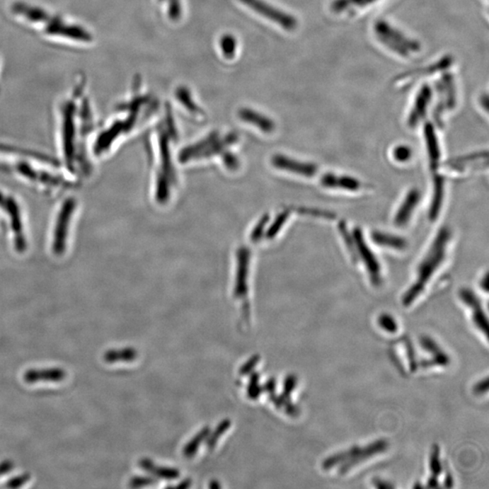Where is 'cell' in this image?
Wrapping results in <instances>:
<instances>
[{
  "label": "cell",
  "mask_w": 489,
  "mask_h": 489,
  "mask_svg": "<svg viewBox=\"0 0 489 489\" xmlns=\"http://www.w3.org/2000/svg\"><path fill=\"white\" fill-rule=\"evenodd\" d=\"M0 173L47 196H56L79 183L58 159L1 142Z\"/></svg>",
  "instance_id": "1"
},
{
  "label": "cell",
  "mask_w": 489,
  "mask_h": 489,
  "mask_svg": "<svg viewBox=\"0 0 489 489\" xmlns=\"http://www.w3.org/2000/svg\"><path fill=\"white\" fill-rule=\"evenodd\" d=\"M93 127L88 107L67 103L61 108L57 132L59 161L77 181L92 173Z\"/></svg>",
  "instance_id": "2"
},
{
  "label": "cell",
  "mask_w": 489,
  "mask_h": 489,
  "mask_svg": "<svg viewBox=\"0 0 489 489\" xmlns=\"http://www.w3.org/2000/svg\"><path fill=\"white\" fill-rule=\"evenodd\" d=\"M0 234L16 255L27 253L30 233L27 212L17 195L0 188Z\"/></svg>",
  "instance_id": "3"
},
{
  "label": "cell",
  "mask_w": 489,
  "mask_h": 489,
  "mask_svg": "<svg viewBox=\"0 0 489 489\" xmlns=\"http://www.w3.org/2000/svg\"><path fill=\"white\" fill-rule=\"evenodd\" d=\"M451 236V231L448 226H443L437 233L417 268L415 281L403 294L401 302L404 306H411L422 296L427 284L444 263Z\"/></svg>",
  "instance_id": "4"
},
{
  "label": "cell",
  "mask_w": 489,
  "mask_h": 489,
  "mask_svg": "<svg viewBox=\"0 0 489 489\" xmlns=\"http://www.w3.org/2000/svg\"><path fill=\"white\" fill-rule=\"evenodd\" d=\"M77 214L79 202L74 197H66L57 207L48 236V248L53 257L61 258L67 253Z\"/></svg>",
  "instance_id": "5"
},
{
  "label": "cell",
  "mask_w": 489,
  "mask_h": 489,
  "mask_svg": "<svg viewBox=\"0 0 489 489\" xmlns=\"http://www.w3.org/2000/svg\"><path fill=\"white\" fill-rule=\"evenodd\" d=\"M388 448L387 440L379 439L366 447H352L345 451L338 453L327 458L323 463V468L326 471L338 469L340 474L351 471L355 466L361 464L366 459L380 454Z\"/></svg>",
  "instance_id": "6"
},
{
  "label": "cell",
  "mask_w": 489,
  "mask_h": 489,
  "mask_svg": "<svg viewBox=\"0 0 489 489\" xmlns=\"http://www.w3.org/2000/svg\"><path fill=\"white\" fill-rule=\"evenodd\" d=\"M352 241H354L352 257L364 265L372 284L376 287L380 286L381 281H383V277H381L380 262L378 261L376 255L372 251L368 243L365 241L360 229H355L352 231Z\"/></svg>",
  "instance_id": "7"
},
{
  "label": "cell",
  "mask_w": 489,
  "mask_h": 489,
  "mask_svg": "<svg viewBox=\"0 0 489 489\" xmlns=\"http://www.w3.org/2000/svg\"><path fill=\"white\" fill-rule=\"evenodd\" d=\"M375 30L379 40L401 56H409L419 50L420 47L416 42L411 41L387 23L379 22Z\"/></svg>",
  "instance_id": "8"
},
{
  "label": "cell",
  "mask_w": 489,
  "mask_h": 489,
  "mask_svg": "<svg viewBox=\"0 0 489 489\" xmlns=\"http://www.w3.org/2000/svg\"><path fill=\"white\" fill-rule=\"evenodd\" d=\"M459 294L462 303L465 304V306H467L471 309L473 323H474L479 331L483 333L485 338H487L488 319L487 315H485L481 299L469 288H462L459 291Z\"/></svg>",
  "instance_id": "9"
},
{
  "label": "cell",
  "mask_w": 489,
  "mask_h": 489,
  "mask_svg": "<svg viewBox=\"0 0 489 489\" xmlns=\"http://www.w3.org/2000/svg\"><path fill=\"white\" fill-rule=\"evenodd\" d=\"M420 200H422V194H420V190L417 189L410 190L404 197L399 209L395 213L393 224L399 226V228L409 224L413 213L415 212L417 207L419 206Z\"/></svg>",
  "instance_id": "10"
},
{
  "label": "cell",
  "mask_w": 489,
  "mask_h": 489,
  "mask_svg": "<svg viewBox=\"0 0 489 489\" xmlns=\"http://www.w3.org/2000/svg\"><path fill=\"white\" fill-rule=\"evenodd\" d=\"M274 165L278 169L288 171V173L298 175V176L312 178L318 174V167L316 164L304 163L283 155H278L274 159Z\"/></svg>",
  "instance_id": "11"
},
{
  "label": "cell",
  "mask_w": 489,
  "mask_h": 489,
  "mask_svg": "<svg viewBox=\"0 0 489 489\" xmlns=\"http://www.w3.org/2000/svg\"><path fill=\"white\" fill-rule=\"evenodd\" d=\"M321 185L326 189L347 190V192H358L362 189L360 180L348 175L336 173H325L321 175L319 179Z\"/></svg>",
  "instance_id": "12"
},
{
  "label": "cell",
  "mask_w": 489,
  "mask_h": 489,
  "mask_svg": "<svg viewBox=\"0 0 489 489\" xmlns=\"http://www.w3.org/2000/svg\"><path fill=\"white\" fill-rule=\"evenodd\" d=\"M432 93L429 86H425L420 89L413 109L410 110L409 117H408V125L410 128L419 125L422 119L425 117L430 103L432 101Z\"/></svg>",
  "instance_id": "13"
},
{
  "label": "cell",
  "mask_w": 489,
  "mask_h": 489,
  "mask_svg": "<svg viewBox=\"0 0 489 489\" xmlns=\"http://www.w3.org/2000/svg\"><path fill=\"white\" fill-rule=\"evenodd\" d=\"M23 378L29 384L40 381L60 383L67 378V372L62 368L30 369L25 372Z\"/></svg>",
  "instance_id": "14"
},
{
  "label": "cell",
  "mask_w": 489,
  "mask_h": 489,
  "mask_svg": "<svg viewBox=\"0 0 489 489\" xmlns=\"http://www.w3.org/2000/svg\"><path fill=\"white\" fill-rule=\"evenodd\" d=\"M424 136H425L430 169L436 171L439 166L442 151H440L438 136H437L435 129H434L432 124L426 125L425 130H424Z\"/></svg>",
  "instance_id": "15"
},
{
  "label": "cell",
  "mask_w": 489,
  "mask_h": 489,
  "mask_svg": "<svg viewBox=\"0 0 489 489\" xmlns=\"http://www.w3.org/2000/svg\"><path fill=\"white\" fill-rule=\"evenodd\" d=\"M445 197V180L442 175L437 174L433 179V194L429 209V218L435 222L442 209Z\"/></svg>",
  "instance_id": "16"
},
{
  "label": "cell",
  "mask_w": 489,
  "mask_h": 489,
  "mask_svg": "<svg viewBox=\"0 0 489 489\" xmlns=\"http://www.w3.org/2000/svg\"><path fill=\"white\" fill-rule=\"evenodd\" d=\"M371 238L375 245L397 251H403L408 246L407 241L401 236L384 231L372 232Z\"/></svg>",
  "instance_id": "17"
},
{
  "label": "cell",
  "mask_w": 489,
  "mask_h": 489,
  "mask_svg": "<svg viewBox=\"0 0 489 489\" xmlns=\"http://www.w3.org/2000/svg\"><path fill=\"white\" fill-rule=\"evenodd\" d=\"M138 352L135 349L127 347L122 349L109 350L103 355V360L108 364L119 362H132L137 358Z\"/></svg>",
  "instance_id": "18"
},
{
  "label": "cell",
  "mask_w": 489,
  "mask_h": 489,
  "mask_svg": "<svg viewBox=\"0 0 489 489\" xmlns=\"http://www.w3.org/2000/svg\"><path fill=\"white\" fill-rule=\"evenodd\" d=\"M140 466L142 469L151 473L152 475L156 476L158 478L174 479L180 477V472L177 469L158 467L150 459H142L140 461Z\"/></svg>",
  "instance_id": "19"
},
{
  "label": "cell",
  "mask_w": 489,
  "mask_h": 489,
  "mask_svg": "<svg viewBox=\"0 0 489 489\" xmlns=\"http://www.w3.org/2000/svg\"><path fill=\"white\" fill-rule=\"evenodd\" d=\"M439 456V448L437 446L434 447L430 461V471H432L433 477L430 478L429 482H427L430 488L439 487L437 477L442 474V463H440Z\"/></svg>",
  "instance_id": "20"
},
{
  "label": "cell",
  "mask_w": 489,
  "mask_h": 489,
  "mask_svg": "<svg viewBox=\"0 0 489 489\" xmlns=\"http://www.w3.org/2000/svg\"><path fill=\"white\" fill-rule=\"evenodd\" d=\"M209 433V427H204L202 432L197 433V435L188 443L185 448L183 449V455L185 456L186 458H192V456L196 454L197 449H199L200 445L204 442V439L208 438Z\"/></svg>",
  "instance_id": "21"
},
{
  "label": "cell",
  "mask_w": 489,
  "mask_h": 489,
  "mask_svg": "<svg viewBox=\"0 0 489 489\" xmlns=\"http://www.w3.org/2000/svg\"><path fill=\"white\" fill-rule=\"evenodd\" d=\"M376 0H336L333 3V9L336 12H341L343 9L345 11V9L354 8V6H364Z\"/></svg>",
  "instance_id": "22"
},
{
  "label": "cell",
  "mask_w": 489,
  "mask_h": 489,
  "mask_svg": "<svg viewBox=\"0 0 489 489\" xmlns=\"http://www.w3.org/2000/svg\"><path fill=\"white\" fill-rule=\"evenodd\" d=\"M231 420H223V422L220 423L218 427H217L215 432L208 436L209 439L207 440V446H208L209 449H213L214 447H215L217 442H218L219 437H222L223 434L226 432V430L231 427Z\"/></svg>",
  "instance_id": "23"
},
{
  "label": "cell",
  "mask_w": 489,
  "mask_h": 489,
  "mask_svg": "<svg viewBox=\"0 0 489 489\" xmlns=\"http://www.w3.org/2000/svg\"><path fill=\"white\" fill-rule=\"evenodd\" d=\"M393 157L397 163H407L413 157V150L407 145H398V146L393 149Z\"/></svg>",
  "instance_id": "24"
},
{
  "label": "cell",
  "mask_w": 489,
  "mask_h": 489,
  "mask_svg": "<svg viewBox=\"0 0 489 489\" xmlns=\"http://www.w3.org/2000/svg\"><path fill=\"white\" fill-rule=\"evenodd\" d=\"M378 323L384 331L388 333H395L397 331L398 326L396 321L391 315H387V313L381 315L379 317Z\"/></svg>",
  "instance_id": "25"
},
{
  "label": "cell",
  "mask_w": 489,
  "mask_h": 489,
  "mask_svg": "<svg viewBox=\"0 0 489 489\" xmlns=\"http://www.w3.org/2000/svg\"><path fill=\"white\" fill-rule=\"evenodd\" d=\"M258 381L259 374H252L251 383H249L248 388V397L252 400L258 399V398L260 396L262 391H263V388L259 386Z\"/></svg>",
  "instance_id": "26"
},
{
  "label": "cell",
  "mask_w": 489,
  "mask_h": 489,
  "mask_svg": "<svg viewBox=\"0 0 489 489\" xmlns=\"http://www.w3.org/2000/svg\"><path fill=\"white\" fill-rule=\"evenodd\" d=\"M30 478L31 476L29 473H24V474L18 476V477L11 479V481L6 483V487L9 488H21L23 485L28 483V482L30 481Z\"/></svg>",
  "instance_id": "27"
},
{
  "label": "cell",
  "mask_w": 489,
  "mask_h": 489,
  "mask_svg": "<svg viewBox=\"0 0 489 489\" xmlns=\"http://www.w3.org/2000/svg\"><path fill=\"white\" fill-rule=\"evenodd\" d=\"M297 384V379L294 375H289L284 381V395L287 398H290L291 393L296 388Z\"/></svg>",
  "instance_id": "28"
},
{
  "label": "cell",
  "mask_w": 489,
  "mask_h": 489,
  "mask_svg": "<svg viewBox=\"0 0 489 489\" xmlns=\"http://www.w3.org/2000/svg\"><path fill=\"white\" fill-rule=\"evenodd\" d=\"M260 361V357H259L258 355H255L251 359V360H248L244 365L242 366L241 371V375H247L251 372L253 369L255 367V365H257Z\"/></svg>",
  "instance_id": "29"
},
{
  "label": "cell",
  "mask_w": 489,
  "mask_h": 489,
  "mask_svg": "<svg viewBox=\"0 0 489 489\" xmlns=\"http://www.w3.org/2000/svg\"><path fill=\"white\" fill-rule=\"evenodd\" d=\"M154 479L150 478H134L130 481L132 488L144 487V485L154 484Z\"/></svg>",
  "instance_id": "30"
},
{
  "label": "cell",
  "mask_w": 489,
  "mask_h": 489,
  "mask_svg": "<svg viewBox=\"0 0 489 489\" xmlns=\"http://www.w3.org/2000/svg\"><path fill=\"white\" fill-rule=\"evenodd\" d=\"M488 390V379L485 378V380L479 381V383L476 385L474 388V391L477 394H483L485 393H487Z\"/></svg>",
  "instance_id": "31"
},
{
  "label": "cell",
  "mask_w": 489,
  "mask_h": 489,
  "mask_svg": "<svg viewBox=\"0 0 489 489\" xmlns=\"http://www.w3.org/2000/svg\"><path fill=\"white\" fill-rule=\"evenodd\" d=\"M14 468V463L11 461H6L0 463V477L11 471Z\"/></svg>",
  "instance_id": "32"
},
{
  "label": "cell",
  "mask_w": 489,
  "mask_h": 489,
  "mask_svg": "<svg viewBox=\"0 0 489 489\" xmlns=\"http://www.w3.org/2000/svg\"><path fill=\"white\" fill-rule=\"evenodd\" d=\"M263 391H267L270 394H274L275 391H276V381L274 379H270L267 384H265Z\"/></svg>",
  "instance_id": "33"
},
{
  "label": "cell",
  "mask_w": 489,
  "mask_h": 489,
  "mask_svg": "<svg viewBox=\"0 0 489 489\" xmlns=\"http://www.w3.org/2000/svg\"><path fill=\"white\" fill-rule=\"evenodd\" d=\"M481 287V288H483V289L485 291V292H488V273H485V277L483 278H482Z\"/></svg>",
  "instance_id": "34"
},
{
  "label": "cell",
  "mask_w": 489,
  "mask_h": 489,
  "mask_svg": "<svg viewBox=\"0 0 489 489\" xmlns=\"http://www.w3.org/2000/svg\"><path fill=\"white\" fill-rule=\"evenodd\" d=\"M190 485H192V482H190V481H189V479H188V481H184L181 482V483L180 485H177V488H187L190 487Z\"/></svg>",
  "instance_id": "35"
},
{
  "label": "cell",
  "mask_w": 489,
  "mask_h": 489,
  "mask_svg": "<svg viewBox=\"0 0 489 489\" xmlns=\"http://www.w3.org/2000/svg\"><path fill=\"white\" fill-rule=\"evenodd\" d=\"M209 488H220V485L217 483L216 481H212V484L209 485Z\"/></svg>",
  "instance_id": "36"
}]
</instances>
